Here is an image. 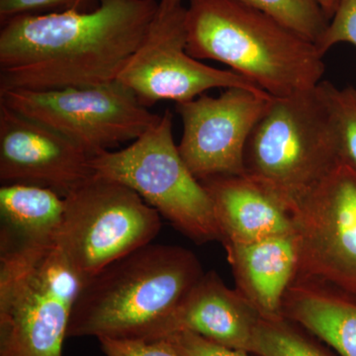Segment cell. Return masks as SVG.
<instances>
[{
	"label": "cell",
	"mask_w": 356,
	"mask_h": 356,
	"mask_svg": "<svg viewBox=\"0 0 356 356\" xmlns=\"http://www.w3.org/2000/svg\"><path fill=\"white\" fill-rule=\"evenodd\" d=\"M99 0H0V20L27 14L63 13V11H90Z\"/></svg>",
	"instance_id": "obj_21"
},
{
	"label": "cell",
	"mask_w": 356,
	"mask_h": 356,
	"mask_svg": "<svg viewBox=\"0 0 356 356\" xmlns=\"http://www.w3.org/2000/svg\"><path fill=\"white\" fill-rule=\"evenodd\" d=\"M84 281L55 240L0 236V356H63Z\"/></svg>",
	"instance_id": "obj_4"
},
{
	"label": "cell",
	"mask_w": 356,
	"mask_h": 356,
	"mask_svg": "<svg viewBox=\"0 0 356 356\" xmlns=\"http://www.w3.org/2000/svg\"><path fill=\"white\" fill-rule=\"evenodd\" d=\"M200 182L212 202L222 245L293 235L289 211L247 175L211 177Z\"/></svg>",
	"instance_id": "obj_14"
},
{
	"label": "cell",
	"mask_w": 356,
	"mask_h": 356,
	"mask_svg": "<svg viewBox=\"0 0 356 356\" xmlns=\"http://www.w3.org/2000/svg\"><path fill=\"white\" fill-rule=\"evenodd\" d=\"M323 8H324L325 14L329 16L331 19L332 16L334 15V11L337 10V7L339 6V0H320Z\"/></svg>",
	"instance_id": "obj_25"
},
{
	"label": "cell",
	"mask_w": 356,
	"mask_h": 356,
	"mask_svg": "<svg viewBox=\"0 0 356 356\" xmlns=\"http://www.w3.org/2000/svg\"><path fill=\"white\" fill-rule=\"evenodd\" d=\"M156 0H99L90 11L2 22L0 90H49L117 81L158 14Z\"/></svg>",
	"instance_id": "obj_1"
},
{
	"label": "cell",
	"mask_w": 356,
	"mask_h": 356,
	"mask_svg": "<svg viewBox=\"0 0 356 356\" xmlns=\"http://www.w3.org/2000/svg\"><path fill=\"white\" fill-rule=\"evenodd\" d=\"M259 318V313L238 290L227 286L215 271H208L145 341H159L175 332H191L250 353Z\"/></svg>",
	"instance_id": "obj_13"
},
{
	"label": "cell",
	"mask_w": 356,
	"mask_h": 356,
	"mask_svg": "<svg viewBox=\"0 0 356 356\" xmlns=\"http://www.w3.org/2000/svg\"><path fill=\"white\" fill-rule=\"evenodd\" d=\"M98 341L105 356H179L163 339L100 337Z\"/></svg>",
	"instance_id": "obj_24"
},
{
	"label": "cell",
	"mask_w": 356,
	"mask_h": 356,
	"mask_svg": "<svg viewBox=\"0 0 356 356\" xmlns=\"http://www.w3.org/2000/svg\"><path fill=\"white\" fill-rule=\"evenodd\" d=\"M90 166L96 177L137 192L194 243H222L209 195L180 156L170 110L128 147L91 156Z\"/></svg>",
	"instance_id": "obj_6"
},
{
	"label": "cell",
	"mask_w": 356,
	"mask_h": 356,
	"mask_svg": "<svg viewBox=\"0 0 356 356\" xmlns=\"http://www.w3.org/2000/svg\"><path fill=\"white\" fill-rule=\"evenodd\" d=\"M182 6L181 0H159V10L168 11Z\"/></svg>",
	"instance_id": "obj_26"
},
{
	"label": "cell",
	"mask_w": 356,
	"mask_h": 356,
	"mask_svg": "<svg viewBox=\"0 0 356 356\" xmlns=\"http://www.w3.org/2000/svg\"><path fill=\"white\" fill-rule=\"evenodd\" d=\"M283 318L311 332L339 356H356V301L318 281L295 275Z\"/></svg>",
	"instance_id": "obj_16"
},
{
	"label": "cell",
	"mask_w": 356,
	"mask_h": 356,
	"mask_svg": "<svg viewBox=\"0 0 356 356\" xmlns=\"http://www.w3.org/2000/svg\"><path fill=\"white\" fill-rule=\"evenodd\" d=\"M186 7L158 11L138 50L117 81L145 107L161 100L189 102L215 88H245L264 92L232 70H219L186 51Z\"/></svg>",
	"instance_id": "obj_10"
},
{
	"label": "cell",
	"mask_w": 356,
	"mask_h": 356,
	"mask_svg": "<svg viewBox=\"0 0 356 356\" xmlns=\"http://www.w3.org/2000/svg\"><path fill=\"white\" fill-rule=\"evenodd\" d=\"M91 156L62 134L0 102V181L38 185L63 197L93 177Z\"/></svg>",
	"instance_id": "obj_12"
},
{
	"label": "cell",
	"mask_w": 356,
	"mask_h": 356,
	"mask_svg": "<svg viewBox=\"0 0 356 356\" xmlns=\"http://www.w3.org/2000/svg\"><path fill=\"white\" fill-rule=\"evenodd\" d=\"M161 228V215L137 192L93 175L65 197L55 241L86 280L153 243Z\"/></svg>",
	"instance_id": "obj_7"
},
{
	"label": "cell",
	"mask_w": 356,
	"mask_h": 356,
	"mask_svg": "<svg viewBox=\"0 0 356 356\" xmlns=\"http://www.w3.org/2000/svg\"><path fill=\"white\" fill-rule=\"evenodd\" d=\"M205 274L193 252L149 243L84 281L69 337L146 339Z\"/></svg>",
	"instance_id": "obj_3"
},
{
	"label": "cell",
	"mask_w": 356,
	"mask_h": 356,
	"mask_svg": "<svg viewBox=\"0 0 356 356\" xmlns=\"http://www.w3.org/2000/svg\"><path fill=\"white\" fill-rule=\"evenodd\" d=\"M179 356H255L218 343L191 332H178L163 339Z\"/></svg>",
	"instance_id": "obj_23"
},
{
	"label": "cell",
	"mask_w": 356,
	"mask_h": 356,
	"mask_svg": "<svg viewBox=\"0 0 356 356\" xmlns=\"http://www.w3.org/2000/svg\"><path fill=\"white\" fill-rule=\"evenodd\" d=\"M348 43L356 48V0H339L327 30L316 46L323 56L337 44Z\"/></svg>",
	"instance_id": "obj_22"
},
{
	"label": "cell",
	"mask_w": 356,
	"mask_h": 356,
	"mask_svg": "<svg viewBox=\"0 0 356 356\" xmlns=\"http://www.w3.org/2000/svg\"><path fill=\"white\" fill-rule=\"evenodd\" d=\"M296 275L356 301V168L341 161L290 211Z\"/></svg>",
	"instance_id": "obj_9"
},
{
	"label": "cell",
	"mask_w": 356,
	"mask_h": 356,
	"mask_svg": "<svg viewBox=\"0 0 356 356\" xmlns=\"http://www.w3.org/2000/svg\"><path fill=\"white\" fill-rule=\"evenodd\" d=\"M250 353L255 356H337L327 344L287 318H259Z\"/></svg>",
	"instance_id": "obj_18"
},
{
	"label": "cell",
	"mask_w": 356,
	"mask_h": 356,
	"mask_svg": "<svg viewBox=\"0 0 356 356\" xmlns=\"http://www.w3.org/2000/svg\"><path fill=\"white\" fill-rule=\"evenodd\" d=\"M320 88L331 113L341 161L356 168V88H339L324 81Z\"/></svg>",
	"instance_id": "obj_20"
},
{
	"label": "cell",
	"mask_w": 356,
	"mask_h": 356,
	"mask_svg": "<svg viewBox=\"0 0 356 356\" xmlns=\"http://www.w3.org/2000/svg\"><path fill=\"white\" fill-rule=\"evenodd\" d=\"M273 98L266 92L232 88L217 97L204 93L175 104L184 126L178 149L199 181L245 175L248 138Z\"/></svg>",
	"instance_id": "obj_11"
},
{
	"label": "cell",
	"mask_w": 356,
	"mask_h": 356,
	"mask_svg": "<svg viewBox=\"0 0 356 356\" xmlns=\"http://www.w3.org/2000/svg\"><path fill=\"white\" fill-rule=\"evenodd\" d=\"M0 236L19 242L55 240L65 213V197L38 185L2 184Z\"/></svg>",
	"instance_id": "obj_17"
},
{
	"label": "cell",
	"mask_w": 356,
	"mask_h": 356,
	"mask_svg": "<svg viewBox=\"0 0 356 356\" xmlns=\"http://www.w3.org/2000/svg\"><path fill=\"white\" fill-rule=\"evenodd\" d=\"M317 44L330 23L320 0H236Z\"/></svg>",
	"instance_id": "obj_19"
},
{
	"label": "cell",
	"mask_w": 356,
	"mask_h": 356,
	"mask_svg": "<svg viewBox=\"0 0 356 356\" xmlns=\"http://www.w3.org/2000/svg\"><path fill=\"white\" fill-rule=\"evenodd\" d=\"M0 102L62 134L89 156L134 142L161 118L118 81L49 90H0Z\"/></svg>",
	"instance_id": "obj_8"
},
{
	"label": "cell",
	"mask_w": 356,
	"mask_h": 356,
	"mask_svg": "<svg viewBox=\"0 0 356 356\" xmlns=\"http://www.w3.org/2000/svg\"><path fill=\"white\" fill-rule=\"evenodd\" d=\"M222 245L236 289L261 318H282L283 299L296 275L297 252L293 235Z\"/></svg>",
	"instance_id": "obj_15"
},
{
	"label": "cell",
	"mask_w": 356,
	"mask_h": 356,
	"mask_svg": "<svg viewBox=\"0 0 356 356\" xmlns=\"http://www.w3.org/2000/svg\"><path fill=\"white\" fill-rule=\"evenodd\" d=\"M339 140L320 84L273 97L243 156L245 175L288 211L341 163Z\"/></svg>",
	"instance_id": "obj_5"
},
{
	"label": "cell",
	"mask_w": 356,
	"mask_h": 356,
	"mask_svg": "<svg viewBox=\"0 0 356 356\" xmlns=\"http://www.w3.org/2000/svg\"><path fill=\"white\" fill-rule=\"evenodd\" d=\"M185 27L191 57L228 65L273 97L323 81L324 56L315 43L236 0H189Z\"/></svg>",
	"instance_id": "obj_2"
}]
</instances>
